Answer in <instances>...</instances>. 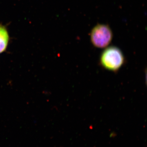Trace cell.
Masks as SVG:
<instances>
[{
	"instance_id": "1",
	"label": "cell",
	"mask_w": 147,
	"mask_h": 147,
	"mask_svg": "<svg viewBox=\"0 0 147 147\" xmlns=\"http://www.w3.org/2000/svg\"><path fill=\"white\" fill-rule=\"evenodd\" d=\"M100 61L104 68L111 71H115L118 70L123 64L124 57L123 53L118 47L110 46L102 52Z\"/></svg>"
},
{
	"instance_id": "2",
	"label": "cell",
	"mask_w": 147,
	"mask_h": 147,
	"mask_svg": "<svg viewBox=\"0 0 147 147\" xmlns=\"http://www.w3.org/2000/svg\"><path fill=\"white\" fill-rule=\"evenodd\" d=\"M92 44L97 48H103L108 46L113 38V32L108 25L98 24L95 26L90 33Z\"/></svg>"
},
{
	"instance_id": "3",
	"label": "cell",
	"mask_w": 147,
	"mask_h": 147,
	"mask_svg": "<svg viewBox=\"0 0 147 147\" xmlns=\"http://www.w3.org/2000/svg\"><path fill=\"white\" fill-rule=\"evenodd\" d=\"M9 36L5 27L0 26V54L4 52L8 45Z\"/></svg>"
}]
</instances>
